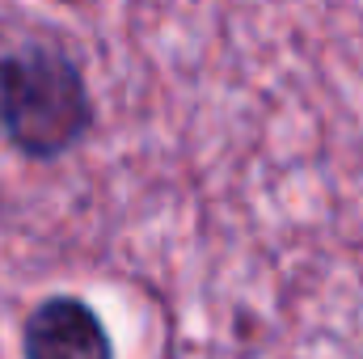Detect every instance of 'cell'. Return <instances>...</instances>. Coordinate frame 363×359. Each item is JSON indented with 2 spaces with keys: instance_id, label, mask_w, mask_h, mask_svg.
I'll return each mask as SVG.
<instances>
[{
  "instance_id": "6da1fadb",
  "label": "cell",
  "mask_w": 363,
  "mask_h": 359,
  "mask_svg": "<svg viewBox=\"0 0 363 359\" xmlns=\"http://www.w3.org/2000/svg\"><path fill=\"white\" fill-rule=\"evenodd\" d=\"M93 127L89 81L47 34H0V140L26 161H60Z\"/></svg>"
},
{
  "instance_id": "7a4b0ae2",
  "label": "cell",
  "mask_w": 363,
  "mask_h": 359,
  "mask_svg": "<svg viewBox=\"0 0 363 359\" xmlns=\"http://www.w3.org/2000/svg\"><path fill=\"white\" fill-rule=\"evenodd\" d=\"M21 355L26 359H114L106 321L85 296L55 292L43 296L21 321Z\"/></svg>"
},
{
  "instance_id": "3957f363",
  "label": "cell",
  "mask_w": 363,
  "mask_h": 359,
  "mask_svg": "<svg viewBox=\"0 0 363 359\" xmlns=\"http://www.w3.org/2000/svg\"><path fill=\"white\" fill-rule=\"evenodd\" d=\"M68 4H72V0H68Z\"/></svg>"
}]
</instances>
